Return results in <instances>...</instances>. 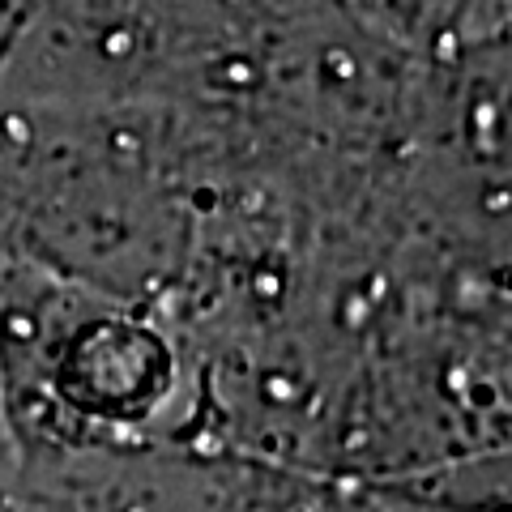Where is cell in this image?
I'll return each instance as SVG.
<instances>
[{"label": "cell", "instance_id": "obj_1", "mask_svg": "<svg viewBox=\"0 0 512 512\" xmlns=\"http://www.w3.org/2000/svg\"><path fill=\"white\" fill-rule=\"evenodd\" d=\"M39 342H56V350L22 346L30 363H43L35 393L69 423H99L116 431L141 427L175 393V359L146 320L90 316Z\"/></svg>", "mask_w": 512, "mask_h": 512}]
</instances>
